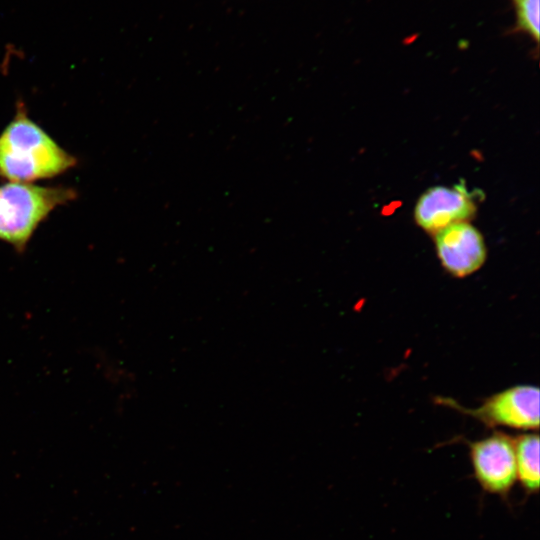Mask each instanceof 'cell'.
Instances as JSON below:
<instances>
[{"instance_id":"52a82bcc","label":"cell","mask_w":540,"mask_h":540,"mask_svg":"<svg viewBox=\"0 0 540 540\" xmlns=\"http://www.w3.org/2000/svg\"><path fill=\"white\" fill-rule=\"evenodd\" d=\"M514 440L517 479L527 492L539 488V437L523 434Z\"/></svg>"},{"instance_id":"8992f818","label":"cell","mask_w":540,"mask_h":540,"mask_svg":"<svg viewBox=\"0 0 540 540\" xmlns=\"http://www.w3.org/2000/svg\"><path fill=\"white\" fill-rule=\"evenodd\" d=\"M475 210L473 196L463 184L453 188L434 186L418 199L414 218L422 229L435 234L451 224L469 219Z\"/></svg>"},{"instance_id":"3957f363","label":"cell","mask_w":540,"mask_h":540,"mask_svg":"<svg viewBox=\"0 0 540 540\" xmlns=\"http://www.w3.org/2000/svg\"><path fill=\"white\" fill-rule=\"evenodd\" d=\"M470 458L475 478L482 489L505 495L517 480L514 440L496 432L470 443Z\"/></svg>"},{"instance_id":"5b68a950","label":"cell","mask_w":540,"mask_h":540,"mask_svg":"<svg viewBox=\"0 0 540 540\" xmlns=\"http://www.w3.org/2000/svg\"><path fill=\"white\" fill-rule=\"evenodd\" d=\"M435 247L443 268L458 278L479 270L487 256L482 234L466 221L451 224L436 232Z\"/></svg>"},{"instance_id":"6da1fadb","label":"cell","mask_w":540,"mask_h":540,"mask_svg":"<svg viewBox=\"0 0 540 540\" xmlns=\"http://www.w3.org/2000/svg\"><path fill=\"white\" fill-rule=\"evenodd\" d=\"M75 164V157L31 120L19 102L14 118L0 134V177L31 183L62 174Z\"/></svg>"},{"instance_id":"7a4b0ae2","label":"cell","mask_w":540,"mask_h":540,"mask_svg":"<svg viewBox=\"0 0 540 540\" xmlns=\"http://www.w3.org/2000/svg\"><path fill=\"white\" fill-rule=\"evenodd\" d=\"M76 197L67 187L8 182L0 186V240L23 252L41 222Z\"/></svg>"},{"instance_id":"ba28073f","label":"cell","mask_w":540,"mask_h":540,"mask_svg":"<svg viewBox=\"0 0 540 540\" xmlns=\"http://www.w3.org/2000/svg\"><path fill=\"white\" fill-rule=\"evenodd\" d=\"M515 13L512 31L539 41V0H510Z\"/></svg>"},{"instance_id":"277c9868","label":"cell","mask_w":540,"mask_h":540,"mask_svg":"<svg viewBox=\"0 0 540 540\" xmlns=\"http://www.w3.org/2000/svg\"><path fill=\"white\" fill-rule=\"evenodd\" d=\"M466 412L490 426L537 430L539 388L516 385L490 396L478 408Z\"/></svg>"}]
</instances>
